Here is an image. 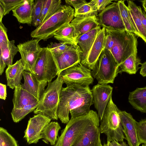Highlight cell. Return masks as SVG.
I'll list each match as a JSON object with an SVG mask.
<instances>
[{
  "label": "cell",
  "instance_id": "obj_1",
  "mask_svg": "<svg viewBox=\"0 0 146 146\" xmlns=\"http://www.w3.org/2000/svg\"><path fill=\"white\" fill-rule=\"evenodd\" d=\"M94 103L89 86L67 85L61 90L57 110L58 118L62 123L67 124L70 120L69 112L71 119L85 115L89 112Z\"/></svg>",
  "mask_w": 146,
  "mask_h": 146
},
{
  "label": "cell",
  "instance_id": "obj_2",
  "mask_svg": "<svg viewBox=\"0 0 146 146\" xmlns=\"http://www.w3.org/2000/svg\"><path fill=\"white\" fill-rule=\"evenodd\" d=\"M105 48L109 50L119 65L132 54L137 53V38L126 30L105 28Z\"/></svg>",
  "mask_w": 146,
  "mask_h": 146
},
{
  "label": "cell",
  "instance_id": "obj_3",
  "mask_svg": "<svg viewBox=\"0 0 146 146\" xmlns=\"http://www.w3.org/2000/svg\"><path fill=\"white\" fill-rule=\"evenodd\" d=\"M74 9L70 6L62 5L58 10L31 33V37L46 41L73 19Z\"/></svg>",
  "mask_w": 146,
  "mask_h": 146
},
{
  "label": "cell",
  "instance_id": "obj_4",
  "mask_svg": "<svg viewBox=\"0 0 146 146\" xmlns=\"http://www.w3.org/2000/svg\"><path fill=\"white\" fill-rule=\"evenodd\" d=\"M120 110L112 97L106 107L99 127L100 133L107 136V143L115 141L121 142L125 137L119 115Z\"/></svg>",
  "mask_w": 146,
  "mask_h": 146
},
{
  "label": "cell",
  "instance_id": "obj_5",
  "mask_svg": "<svg viewBox=\"0 0 146 146\" xmlns=\"http://www.w3.org/2000/svg\"><path fill=\"white\" fill-rule=\"evenodd\" d=\"M63 84L59 74L54 81L48 82L47 87L39 100L38 106L34 111L35 114L42 113L51 119H58L57 110Z\"/></svg>",
  "mask_w": 146,
  "mask_h": 146
},
{
  "label": "cell",
  "instance_id": "obj_6",
  "mask_svg": "<svg viewBox=\"0 0 146 146\" xmlns=\"http://www.w3.org/2000/svg\"><path fill=\"white\" fill-rule=\"evenodd\" d=\"M119 65L110 51L104 48L94 69L91 71L92 76L98 84H113L117 76Z\"/></svg>",
  "mask_w": 146,
  "mask_h": 146
},
{
  "label": "cell",
  "instance_id": "obj_7",
  "mask_svg": "<svg viewBox=\"0 0 146 146\" xmlns=\"http://www.w3.org/2000/svg\"><path fill=\"white\" fill-rule=\"evenodd\" d=\"M98 115L91 110L86 115L70 119L53 146H71L83 129Z\"/></svg>",
  "mask_w": 146,
  "mask_h": 146
},
{
  "label": "cell",
  "instance_id": "obj_8",
  "mask_svg": "<svg viewBox=\"0 0 146 146\" xmlns=\"http://www.w3.org/2000/svg\"><path fill=\"white\" fill-rule=\"evenodd\" d=\"M34 74L40 82L48 83L58 74L52 53L47 46L42 48L37 59Z\"/></svg>",
  "mask_w": 146,
  "mask_h": 146
},
{
  "label": "cell",
  "instance_id": "obj_9",
  "mask_svg": "<svg viewBox=\"0 0 146 146\" xmlns=\"http://www.w3.org/2000/svg\"><path fill=\"white\" fill-rule=\"evenodd\" d=\"M59 74L66 85L89 86L94 81L91 70L81 63L65 69Z\"/></svg>",
  "mask_w": 146,
  "mask_h": 146
},
{
  "label": "cell",
  "instance_id": "obj_10",
  "mask_svg": "<svg viewBox=\"0 0 146 146\" xmlns=\"http://www.w3.org/2000/svg\"><path fill=\"white\" fill-rule=\"evenodd\" d=\"M40 40L35 39L20 43L17 45L25 70L34 74H35V64L42 48L39 44Z\"/></svg>",
  "mask_w": 146,
  "mask_h": 146
},
{
  "label": "cell",
  "instance_id": "obj_11",
  "mask_svg": "<svg viewBox=\"0 0 146 146\" xmlns=\"http://www.w3.org/2000/svg\"><path fill=\"white\" fill-rule=\"evenodd\" d=\"M100 121L98 115L83 129L71 146H102Z\"/></svg>",
  "mask_w": 146,
  "mask_h": 146
},
{
  "label": "cell",
  "instance_id": "obj_12",
  "mask_svg": "<svg viewBox=\"0 0 146 146\" xmlns=\"http://www.w3.org/2000/svg\"><path fill=\"white\" fill-rule=\"evenodd\" d=\"M98 18L101 27L116 30H126L117 2L106 7L100 13Z\"/></svg>",
  "mask_w": 146,
  "mask_h": 146
},
{
  "label": "cell",
  "instance_id": "obj_13",
  "mask_svg": "<svg viewBox=\"0 0 146 146\" xmlns=\"http://www.w3.org/2000/svg\"><path fill=\"white\" fill-rule=\"evenodd\" d=\"M51 119L42 113L30 118L24 132V138L29 144L37 143L41 139V133Z\"/></svg>",
  "mask_w": 146,
  "mask_h": 146
},
{
  "label": "cell",
  "instance_id": "obj_14",
  "mask_svg": "<svg viewBox=\"0 0 146 146\" xmlns=\"http://www.w3.org/2000/svg\"><path fill=\"white\" fill-rule=\"evenodd\" d=\"M82 53L77 45H72L68 49L60 54H53L58 74L65 69L80 63Z\"/></svg>",
  "mask_w": 146,
  "mask_h": 146
},
{
  "label": "cell",
  "instance_id": "obj_15",
  "mask_svg": "<svg viewBox=\"0 0 146 146\" xmlns=\"http://www.w3.org/2000/svg\"><path fill=\"white\" fill-rule=\"evenodd\" d=\"M113 88L108 84H98L91 90L94 103L101 121L107 104L112 97Z\"/></svg>",
  "mask_w": 146,
  "mask_h": 146
},
{
  "label": "cell",
  "instance_id": "obj_16",
  "mask_svg": "<svg viewBox=\"0 0 146 146\" xmlns=\"http://www.w3.org/2000/svg\"><path fill=\"white\" fill-rule=\"evenodd\" d=\"M105 38V28L102 27L98 33L87 55L81 62L82 64L91 70L94 69L104 48Z\"/></svg>",
  "mask_w": 146,
  "mask_h": 146
},
{
  "label": "cell",
  "instance_id": "obj_17",
  "mask_svg": "<svg viewBox=\"0 0 146 146\" xmlns=\"http://www.w3.org/2000/svg\"><path fill=\"white\" fill-rule=\"evenodd\" d=\"M119 115L124 133L129 146H139L140 144L137 135V121L131 114L125 111H121Z\"/></svg>",
  "mask_w": 146,
  "mask_h": 146
},
{
  "label": "cell",
  "instance_id": "obj_18",
  "mask_svg": "<svg viewBox=\"0 0 146 146\" xmlns=\"http://www.w3.org/2000/svg\"><path fill=\"white\" fill-rule=\"evenodd\" d=\"M70 23L74 27L76 40L79 36L100 25L98 17L95 15L75 17Z\"/></svg>",
  "mask_w": 146,
  "mask_h": 146
},
{
  "label": "cell",
  "instance_id": "obj_19",
  "mask_svg": "<svg viewBox=\"0 0 146 146\" xmlns=\"http://www.w3.org/2000/svg\"><path fill=\"white\" fill-rule=\"evenodd\" d=\"M23 76L24 83L22 86L23 88L40 100L48 83L39 81L34 74L27 71H24Z\"/></svg>",
  "mask_w": 146,
  "mask_h": 146
},
{
  "label": "cell",
  "instance_id": "obj_20",
  "mask_svg": "<svg viewBox=\"0 0 146 146\" xmlns=\"http://www.w3.org/2000/svg\"><path fill=\"white\" fill-rule=\"evenodd\" d=\"M25 70L21 59L14 64L8 66L5 70L7 86L13 89L20 85Z\"/></svg>",
  "mask_w": 146,
  "mask_h": 146
},
{
  "label": "cell",
  "instance_id": "obj_21",
  "mask_svg": "<svg viewBox=\"0 0 146 146\" xmlns=\"http://www.w3.org/2000/svg\"><path fill=\"white\" fill-rule=\"evenodd\" d=\"M39 100L25 89L22 84L16 87L12 100L13 108L18 109L25 106L39 102Z\"/></svg>",
  "mask_w": 146,
  "mask_h": 146
},
{
  "label": "cell",
  "instance_id": "obj_22",
  "mask_svg": "<svg viewBox=\"0 0 146 146\" xmlns=\"http://www.w3.org/2000/svg\"><path fill=\"white\" fill-rule=\"evenodd\" d=\"M34 0H25L12 10L13 15L19 22L29 25L32 24V12Z\"/></svg>",
  "mask_w": 146,
  "mask_h": 146
},
{
  "label": "cell",
  "instance_id": "obj_23",
  "mask_svg": "<svg viewBox=\"0 0 146 146\" xmlns=\"http://www.w3.org/2000/svg\"><path fill=\"white\" fill-rule=\"evenodd\" d=\"M101 29V26L100 25L98 27L76 38L77 44L82 52L81 62L83 60L87 55Z\"/></svg>",
  "mask_w": 146,
  "mask_h": 146
},
{
  "label": "cell",
  "instance_id": "obj_24",
  "mask_svg": "<svg viewBox=\"0 0 146 146\" xmlns=\"http://www.w3.org/2000/svg\"><path fill=\"white\" fill-rule=\"evenodd\" d=\"M14 40H9L7 46L4 49L0 50V75L3 72L5 68L13 64L15 55L18 51V47L15 45Z\"/></svg>",
  "mask_w": 146,
  "mask_h": 146
},
{
  "label": "cell",
  "instance_id": "obj_25",
  "mask_svg": "<svg viewBox=\"0 0 146 146\" xmlns=\"http://www.w3.org/2000/svg\"><path fill=\"white\" fill-rule=\"evenodd\" d=\"M128 102L135 109L146 113V86L137 88L129 93Z\"/></svg>",
  "mask_w": 146,
  "mask_h": 146
},
{
  "label": "cell",
  "instance_id": "obj_26",
  "mask_svg": "<svg viewBox=\"0 0 146 146\" xmlns=\"http://www.w3.org/2000/svg\"><path fill=\"white\" fill-rule=\"evenodd\" d=\"M54 38L67 44L76 46L77 43L75 37V28L70 23H68L56 32Z\"/></svg>",
  "mask_w": 146,
  "mask_h": 146
},
{
  "label": "cell",
  "instance_id": "obj_27",
  "mask_svg": "<svg viewBox=\"0 0 146 146\" xmlns=\"http://www.w3.org/2000/svg\"><path fill=\"white\" fill-rule=\"evenodd\" d=\"M121 17L126 31L134 33L135 35L141 38L135 25L129 9L125 4L124 1H119L117 2Z\"/></svg>",
  "mask_w": 146,
  "mask_h": 146
},
{
  "label": "cell",
  "instance_id": "obj_28",
  "mask_svg": "<svg viewBox=\"0 0 146 146\" xmlns=\"http://www.w3.org/2000/svg\"><path fill=\"white\" fill-rule=\"evenodd\" d=\"M141 64V60L137 57V53L132 54L119 65L117 74V75L118 73L123 72L129 74H135L140 68L139 65Z\"/></svg>",
  "mask_w": 146,
  "mask_h": 146
},
{
  "label": "cell",
  "instance_id": "obj_29",
  "mask_svg": "<svg viewBox=\"0 0 146 146\" xmlns=\"http://www.w3.org/2000/svg\"><path fill=\"white\" fill-rule=\"evenodd\" d=\"M61 127L57 122L52 121L48 123L44 128L41 134V139L45 143L54 146L57 139L59 131Z\"/></svg>",
  "mask_w": 146,
  "mask_h": 146
},
{
  "label": "cell",
  "instance_id": "obj_30",
  "mask_svg": "<svg viewBox=\"0 0 146 146\" xmlns=\"http://www.w3.org/2000/svg\"><path fill=\"white\" fill-rule=\"evenodd\" d=\"M128 7L141 38L146 43V31L142 24L139 11V6L132 1H128Z\"/></svg>",
  "mask_w": 146,
  "mask_h": 146
},
{
  "label": "cell",
  "instance_id": "obj_31",
  "mask_svg": "<svg viewBox=\"0 0 146 146\" xmlns=\"http://www.w3.org/2000/svg\"><path fill=\"white\" fill-rule=\"evenodd\" d=\"M61 3V0H44L40 18V24L57 12L62 5Z\"/></svg>",
  "mask_w": 146,
  "mask_h": 146
},
{
  "label": "cell",
  "instance_id": "obj_32",
  "mask_svg": "<svg viewBox=\"0 0 146 146\" xmlns=\"http://www.w3.org/2000/svg\"><path fill=\"white\" fill-rule=\"evenodd\" d=\"M39 102L29 104L18 109H13L11 112L13 121L18 123L23 119L28 114L34 111L38 105Z\"/></svg>",
  "mask_w": 146,
  "mask_h": 146
},
{
  "label": "cell",
  "instance_id": "obj_33",
  "mask_svg": "<svg viewBox=\"0 0 146 146\" xmlns=\"http://www.w3.org/2000/svg\"><path fill=\"white\" fill-rule=\"evenodd\" d=\"M98 13L95 0H92L75 10L74 17H77L94 15L98 16Z\"/></svg>",
  "mask_w": 146,
  "mask_h": 146
},
{
  "label": "cell",
  "instance_id": "obj_34",
  "mask_svg": "<svg viewBox=\"0 0 146 146\" xmlns=\"http://www.w3.org/2000/svg\"><path fill=\"white\" fill-rule=\"evenodd\" d=\"M44 0H35L33 5L32 12V24L37 27L40 24V18Z\"/></svg>",
  "mask_w": 146,
  "mask_h": 146
},
{
  "label": "cell",
  "instance_id": "obj_35",
  "mask_svg": "<svg viewBox=\"0 0 146 146\" xmlns=\"http://www.w3.org/2000/svg\"><path fill=\"white\" fill-rule=\"evenodd\" d=\"M0 146H19L15 138L1 127H0Z\"/></svg>",
  "mask_w": 146,
  "mask_h": 146
},
{
  "label": "cell",
  "instance_id": "obj_36",
  "mask_svg": "<svg viewBox=\"0 0 146 146\" xmlns=\"http://www.w3.org/2000/svg\"><path fill=\"white\" fill-rule=\"evenodd\" d=\"M25 0H0V6L3 9L4 15L8 14Z\"/></svg>",
  "mask_w": 146,
  "mask_h": 146
},
{
  "label": "cell",
  "instance_id": "obj_37",
  "mask_svg": "<svg viewBox=\"0 0 146 146\" xmlns=\"http://www.w3.org/2000/svg\"><path fill=\"white\" fill-rule=\"evenodd\" d=\"M63 42H51L47 46L53 54L56 55L61 54L68 49L72 46Z\"/></svg>",
  "mask_w": 146,
  "mask_h": 146
},
{
  "label": "cell",
  "instance_id": "obj_38",
  "mask_svg": "<svg viewBox=\"0 0 146 146\" xmlns=\"http://www.w3.org/2000/svg\"><path fill=\"white\" fill-rule=\"evenodd\" d=\"M137 128L140 144H146V118L137 122Z\"/></svg>",
  "mask_w": 146,
  "mask_h": 146
},
{
  "label": "cell",
  "instance_id": "obj_39",
  "mask_svg": "<svg viewBox=\"0 0 146 146\" xmlns=\"http://www.w3.org/2000/svg\"><path fill=\"white\" fill-rule=\"evenodd\" d=\"M7 32V29L2 22H0V50H2L6 47L9 41Z\"/></svg>",
  "mask_w": 146,
  "mask_h": 146
},
{
  "label": "cell",
  "instance_id": "obj_40",
  "mask_svg": "<svg viewBox=\"0 0 146 146\" xmlns=\"http://www.w3.org/2000/svg\"><path fill=\"white\" fill-rule=\"evenodd\" d=\"M66 3L68 5L73 6L76 10L88 2L85 0H66Z\"/></svg>",
  "mask_w": 146,
  "mask_h": 146
},
{
  "label": "cell",
  "instance_id": "obj_41",
  "mask_svg": "<svg viewBox=\"0 0 146 146\" xmlns=\"http://www.w3.org/2000/svg\"><path fill=\"white\" fill-rule=\"evenodd\" d=\"M112 0H95L98 13L102 12L107 5L111 3Z\"/></svg>",
  "mask_w": 146,
  "mask_h": 146
},
{
  "label": "cell",
  "instance_id": "obj_42",
  "mask_svg": "<svg viewBox=\"0 0 146 146\" xmlns=\"http://www.w3.org/2000/svg\"><path fill=\"white\" fill-rule=\"evenodd\" d=\"M7 86L0 83V98L5 100L7 97Z\"/></svg>",
  "mask_w": 146,
  "mask_h": 146
},
{
  "label": "cell",
  "instance_id": "obj_43",
  "mask_svg": "<svg viewBox=\"0 0 146 146\" xmlns=\"http://www.w3.org/2000/svg\"><path fill=\"white\" fill-rule=\"evenodd\" d=\"M139 11L141 17L142 24L146 31V14L145 12L142 10L140 6H139Z\"/></svg>",
  "mask_w": 146,
  "mask_h": 146
},
{
  "label": "cell",
  "instance_id": "obj_44",
  "mask_svg": "<svg viewBox=\"0 0 146 146\" xmlns=\"http://www.w3.org/2000/svg\"><path fill=\"white\" fill-rule=\"evenodd\" d=\"M140 74L143 77H146V61L141 64Z\"/></svg>",
  "mask_w": 146,
  "mask_h": 146
},
{
  "label": "cell",
  "instance_id": "obj_45",
  "mask_svg": "<svg viewBox=\"0 0 146 146\" xmlns=\"http://www.w3.org/2000/svg\"><path fill=\"white\" fill-rule=\"evenodd\" d=\"M109 143L111 146H128L126 143L123 141L119 143L118 141H114Z\"/></svg>",
  "mask_w": 146,
  "mask_h": 146
},
{
  "label": "cell",
  "instance_id": "obj_46",
  "mask_svg": "<svg viewBox=\"0 0 146 146\" xmlns=\"http://www.w3.org/2000/svg\"><path fill=\"white\" fill-rule=\"evenodd\" d=\"M4 16V11L3 8L0 6V22H2V20Z\"/></svg>",
  "mask_w": 146,
  "mask_h": 146
},
{
  "label": "cell",
  "instance_id": "obj_47",
  "mask_svg": "<svg viewBox=\"0 0 146 146\" xmlns=\"http://www.w3.org/2000/svg\"><path fill=\"white\" fill-rule=\"evenodd\" d=\"M140 1L141 2L144 10L146 12V0H141Z\"/></svg>",
  "mask_w": 146,
  "mask_h": 146
},
{
  "label": "cell",
  "instance_id": "obj_48",
  "mask_svg": "<svg viewBox=\"0 0 146 146\" xmlns=\"http://www.w3.org/2000/svg\"><path fill=\"white\" fill-rule=\"evenodd\" d=\"M102 146H111L110 144L109 143H106L102 145Z\"/></svg>",
  "mask_w": 146,
  "mask_h": 146
},
{
  "label": "cell",
  "instance_id": "obj_49",
  "mask_svg": "<svg viewBox=\"0 0 146 146\" xmlns=\"http://www.w3.org/2000/svg\"><path fill=\"white\" fill-rule=\"evenodd\" d=\"M141 146H146V144H143Z\"/></svg>",
  "mask_w": 146,
  "mask_h": 146
}]
</instances>
